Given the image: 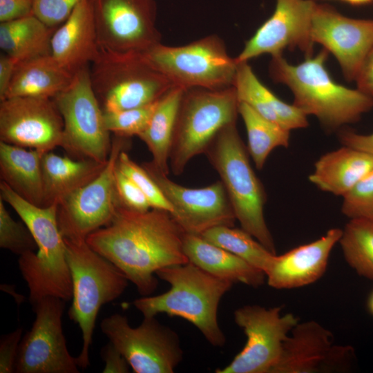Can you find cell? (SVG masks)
Instances as JSON below:
<instances>
[{
    "instance_id": "1",
    "label": "cell",
    "mask_w": 373,
    "mask_h": 373,
    "mask_svg": "<svg viewBox=\"0 0 373 373\" xmlns=\"http://www.w3.org/2000/svg\"><path fill=\"white\" fill-rule=\"evenodd\" d=\"M184 234L168 211H138L118 205L111 222L86 241L145 296L157 287V271L189 262L183 249Z\"/></svg>"
},
{
    "instance_id": "2",
    "label": "cell",
    "mask_w": 373,
    "mask_h": 373,
    "mask_svg": "<svg viewBox=\"0 0 373 373\" xmlns=\"http://www.w3.org/2000/svg\"><path fill=\"white\" fill-rule=\"evenodd\" d=\"M328 54L323 48L297 65L289 63L282 54L272 56L269 74L275 82L289 88L294 105L307 116H315L327 131H334L358 122L372 110L373 97L336 82L325 66Z\"/></svg>"
},
{
    "instance_id": "3",
    "label": "cell",
    "mask_w": 373,
    "mask_h": 373,
    "mask_svg": "<svg viewBox=\"0 0 373 373\" xmlns=\"http://www.w3.org/2000/svg\"><path fill=\"white\" fill-rule=\"evenodd\" d=\"M0 198L17 212L37 243L36 251L27 252L18 260L19 270L29 289L32 305L46 296L64 301L72 299V277L65 242L57 223L58 204H33L3 181L0 182Z\"/></svg>"
},
{
    "instance_id": "4",
    "label": "cell",
    "mask_w": 373,
    "mask_h": 373,
    "mask_svg": "<svg viewBox=\"0 0 373 373\" xmlns=\"http://www.w3.org/2000/svg\"><path fill=\"white\" fill-rule=\"evenodd\" d=\"M156 276L171 287L163 294L133 301L143 316L165 313L181 317L197 327L211 345L224 346L226 337L218 322V309L222 298L233 283L216 277L191 262L164 267Z\"/></svg>"
},
{
    "instance_id": "5",
    "label": "cell",
    "mask_w": 373,
    "mask_h": 373,
    "mask_svg": "<svg viewBox=\"0 0 373 373\" xmlns=\"http://www.w3.org/2000/svg\"><path fill=\"white\" fill-rule=\"evenodd\" d=\"M204 154L220 175L241 228L276 254L264 216L266 193L252 169L236 122L224 127Z\"/></svg>"
},
{
    "instance_id": "6",
    "label": "cell",
    "mask_w": 373,
    "mask_h": 373,
    "mask_svg": "<svg viewBox=\"0 0 373 373\" xmlns=\"http://www.w3.org/2000/svg\"><path fill=\"white\" fill-rule=\"evenodd\" d=\"M64 240L73 283L68 314L81 329L83 345L77 358L79 367L86 368L90 365L89 348L99 311L119 297L129 280L113 263L93 249L86 239L64 238Z\"/></svg>"
},
{
    "instance_id": "7",
    "label": "cell",
    "mask_w": 373,
    "mask_h": 373,
    "mask_svg": "<svg viewBox=\"0 0 373 373\" xmlns=\"http://www.w3.org/2000/svg\"><path fill=\"white\" fill-rule=\"evenodd\" d=\"M239 100L234 86L185 90L178 111L169 156L179 175L195 156L206 152L218 134L236 123Z\"/></svg>"
},
{
    "instance_id": "8",
    "label": "cell",
    "mask_w": 373,
    "mask_h": 373,
    "mask_svg": "<svg viewBox=\"0 0 373 373\" xmlns=\"http://www.w3.org/2000/svg\"><path fill=\"white\" fill-rule=\"evenodd\" d=\"M89 73L92 88L104 111L152 104L175 86L139 52L101 50Z\"/></svg>"
},
{
    "instance_id": "9",
    "label": "cell",
    "mask_w": 373,
    "mask_h": 373,
    "mask_svg": "<svg viewBox=\"0 0 373 373\" xmlns=\"http://www.w3.org/2000/svg\"><path fill=\"white\" fill-rule=\"evenodd\" d=\"M143 54L175 86L186 90L233 86L238 62L229 55L218 36H207L180 46L158 43Z\"/></svg>"
},
{
    "instance_id": "10",
    "label": "cell",
    "mask_w": 373,
    "mask_h": 373,
    "mask_svg": "<svg viewBox=\"0 0 373 373\" xmlns=\"http://www.w3.org/2000/svg\"><path fill=\"white\" fill-rule=\"evenodd\" d=\"M89 69L76 73L70 84L53 98L64 122L61 147L73 156L106 164L112 141Z\"/></svg>"
},
{
    "instance_id": "11",
    "label": "cell",
    "mask_w": 373,
    "mask_h": 373,
    "mask_svg": "<svg viewBox=\"0 0 373 373\" xmlns=\"http://www.w3.org/2000/svg\"><path fill=\"white\" fill-rule=\"evenodd\" d=\"M100 328L135 373H172L183 359L179 336L155 316L132 327L126 316L113 314Z\"/></svg>"
},
{
    "instance_id": "12",
    "label": "cell",
    "mask_w": 373,
    "mask_h": 373,
    "mask_svg": "<svg viewBox=\"0 0 373 373\" xmlns=\"http://www.w3.org/2000/svg\"><path fill=\"white\" fill-rule=\"evenodd\" d=\"M282 308L247 305L234 311L235 323L247 337L242 350L216 373H272L285 341L299 322L293 314H281Z\"/></svg>"
},
{
    "instance_id": "13",
    "label": "cell",
    "mask_w": 373,
    "mask_h": 373,
    "mask_svg": "<svg viewBox=\"0 0 373 373\" xmlns=\"http://www.w3.org/2000/svg\"><path fill=\"white\" fill-rule=\"evenodd\" d=\"M128 137L115 135L103 170L58 205L57 223L63 238L86 239L108 224L119 205L115 188V171L120 153L128 146Z\"/></svg>"
},
{
    "instance_id": "14",
    "label": "cell",
    "mask_w": 373,
    "mask_h": 373,
    "mask_svg": "<svg viewBox=\"0 0 373 373\" xmlns=\"http://www.w3.org/2000/svg\"><path fill=\"white\" fill-rule=\"evenodd\" d=\"M65 302L46 296L32 305L35 320L20 342L15 372H79L77 358L70 355L63 332Z\"/></svg>"
},
{
    "instance_id": "15",
    "label": "cell",
    "mask_w": 373,
    "mask_h": 373,
    "mask_svg": "<svg viewBox=\"0 0 373 373\" xmlns=\"http://www.w3.org/2000/svg\"><path fill=\"white\" fill-rule=\"evenodd\" d=\"M102 50L143 53L160 43L154 0H92Z\"/></svg>"
},
{
    "instance_id": "16",
    "label": "cell",
    "mask_w": 373,
    "mask_h": 373,
    "mask_svg": "<svg viewBox=\"0 0 373 373\" xmlns=\"http://www.w3.org/2000/svg\"><path fill=\"white\" fill-rule=\"evenodd\" d=\"M142 166L171 204L170 213L184 233L201 236L216 227L234 226L236 215L220 180L202 188H187L169 179L151 162Z\"/></svg>"
},
{
    "instance_id": "17",
    "label": "cell",
    "mask_w": 373,
    "mask_h": 373,
    "mask_svg": "<svg viewBox=\"0 0 373 373\" xmlns=\"http://www.w3.org/2000/svg\"><path fill=\"white\" fill-rule=\"evenodd\" d=\"M63 129L52 98L15 96L1 100V142L46 153L61 146Z\"/></svg>"
},
{
    "instance_id": "18",
    "label": "cell",
    "mask_w": 373,
    "mask_h": 373,
    "mask_svg": "<svg viewBox=\"0 0 373 373\" xmlns=\"http://www.w3.org/2000/svg\"><path fill=\"white\" fill-rule=\"evenodd\" d=\"M354 358L353 347L334 345L332 332L318 322H298L285 341L272 373L346 372Z\"/></svg>"
},
{
    "instance_id": "19",
    "label": "cell",
    "mask_w": 373,
    "mask_h": 373,
    "mask_svg": "<svg viewBox=\"0 0 373 373\" xmlns=\"http://www.w3.org/2000/svg\"><path fill=\"white\" fill-rule=\"evenodd\" d=\"M313 0H276L274 12L248 39L237 62L249 61L265 54L281 55L285 49H300L313 55L311 23L316 6Z\"/></svg>"
},
{
    "instance_id": "20",
    "label": "cell",
    "mask_w": 373,
    "mask_h": 373,
    "mask_svg": "<svg viewBox=\"0 0 373 373\" xmlns=\"http://www.w3.org/2000/svg\"><path fill=\"white\" fill-rule=\"evenodd\" d=\"M311 38L335 57L346 80L355 81L373 46V19L347 17L330 6L316 3Z\"/></svg>"
},
{
    "instance_id": "21",
    "label": "cell",
    "mask_w": 373,
    "mask_h": 373,
    "mask_svg": "<svg viewBox=\"0 0 373 373\" xmlns=\"http://www.w3.org/2000/svg\"><path fill=\"white\" fill-rule=\"evenodd\" d=\"M342 229L333 228L320 238L276 255L266 272L268 285L275 289H294L315 283L325 274L330 253Z\"/></svg>"
},
{
    "instance_id": "22",
    "label": "cell",
    "mask_w": 373,
    "mask_h": 373,
    "mask_svg": "<svg viewBox=\"0 0 373 373\" xmlns=\"http://www.w3.org/2000/svg\"><path fill=\"white\" fill-rule=\"evenodd\" d=\"M99 45L92 0H81L69 17L55 30L51 55L75 75L99 57Z\"/></svg>"
},
{
    "instance_id": "23",
    "label": "cell",
    "mask_w": 373,
    "mask_h": 373,
    "mask_svg": "<svg viewBox=\"0 0 373 373\" xmlns=\"http://www.w3.org/2000/svg\"><path fill=\"white\" fill-rule=\"evenodd\" d=\"M183 249L189 262L219 278L259 287L265 274L235 254L215 245L201 236L184 233Z\"/></svg>"
},
{
    "instance_id": "24",
    "label": "cell",
    "mask_w": 373,
    "mask_h": 373,
    "mask_svg": "<svg viewBox=\"0 0 373 373\" xmlns=\"http://www.w3.org/2000/svg\"><path fill=\"white\" fill-rule=\"evenodd\" d=\"M239 102L263 117L291 131L308 126L307 115L294 104L278 98L258 78L248 61L238 62L233 83Z\"/></svg>"
},
{
    "instance_id": "25",
    "label": "cell",
    "mask_w": 373,
    "mask_h": 373,
    "mask_svg": "<svg viewBox=\"0 0 373 373\" xmlns=\"http://www.w3.org/2000/svg\"><path fill=\"white\" fill-rule=\"evenodd\" d=\"M373 169V156L348 146L321 155L309 175L320 190L343 196L357 182Z\"/></svg>"
},
{
    "instance_id": "26",
    "label": "cell",
    "mask_w": 373,
    "mask_h": 373,
    "mask_svg": "<svg viewBox=\"0 0 373 373\" xmlns=\"http://www.w3.org/2000/svg\"><path fill=\"white\" fill-rule=\"evenodd\" d=\"M44 153L0 142L1 181L26 201L44 207L41 171Z\"/></svg>"
},
{
    "instance_id": "27",
    "label": "cell",
    "mask_w": 373,
    "mask_h": 373,
    "mask_svg": "<svg viewBox=\"0 0 373 373\" xmlns=\"http://www.w3.org/2000/svg\"><path fill=\"white\" fill-rule=\"evenodd\" d=\"M105 164L89 159L74 160L52 151L44 153L41 157L44 207L59 205L71 193L95 178Z\"/></svg>"
},
{
    "instance_id": "28",
    "label": "cell",
    "mask_w": 373,
    "mask_h": 373,
    "mask_svg": "<svg viewBox=\"0 0 373 373\" xmlns=\"http://www.w3.org/2000/svg\"><path fill=\"white\" fill-rule=\"evenodd\" d=\"M74 75L51 55L18 63L4 99L15 96L53 99L70 84Z\"/></svg>"
},
{
    "instance_id": "29",
    "label": "cell",
    "mask_w": 373,
    "mask_h": 373,
    "mask_svg": "<svg viewBox=\"0 0 373 373\" xmlns=\"http://www.w3.org/2000/svg\"><path fill=\"white\" fill-rule=\"evenodd\" d=\"M185 89L174 86L157 102L146 128L137 137L152 155V164L169 173V156L178 114Z\"/></svg>"
},
{
    "instance_id": "30",
    "label": "cell",
    "mask_w": 373,
    "mask_h": 373,
    "mask_svg": "<svg viewBox=\"0 0 373 373\" xmlns=\"http://www.w3.org/2000/svg\"><path fill=\"white\" fill-rule=\"evenodd\" d=\"M56 28L33 14L0 23V48L17 64L51 55V39Z\"/></svg>"
},
{
    "instance_id": "31",
    "label": "cell",
    "mask_w": 373,
    "mask_h": 373,
    "mask_svg": "<svg viewBox=\"0 0 373 373\" xmlns=\"http://www.w3.org/2000/svg\"><path fill=\"white\" fill-rule=\"evenodd\" d=\"M238 112L247 131L249 155L261 170L274 149L289 146L290 131L263 117L245 102H239Z\"/></svg>"
},
{
    "instance_id": "32",
    "label": "cell",
    "mask_w": 373,
    "mask_h": 373,
    "mask_svg": "<svg viewBox=\"0 0 373 373\" xmlns=\"http://www.w3.org/2000/svg\"><path fill=\"white\" fill-rule=\"evenodd\" d=\"M201 236L208 242L241 258L265 274L270 268L276 255L242 228L216 227L204 231Z\"/></svg>"
},
{
    "instance_id": "33",
    "label": "cell",
    "mask_w": 373,
    "mask_h": 373,
    "mask_svg": "<svg viewBox=\"0 0 373 373\" xmlns=\"http://www.w3.org/2000/svg\"><path fill=\"white\" fill-rule=\"evenodd\" d=\"M338 243L348 265L358 275L373 280V220H350Z\"/></svg>"
},
{
    "instance_id": "34",
    "label": "cell",
    "mask_w": 373,
    "mask_h": 373,
    "mask_svg": "<svg viewBox=\"0 0 373 373\" xmlns=\"http://www.w3.org/2000/svg\"><path fill=\"white\" fill-rule=\"evenodd\" d=\"M157 101L135 108L119 111H103L107 130L120 136H138L146 128Z\"/></svg>"
},
{
    "instance_id": "35",
    "label": "cell",
    "mask_w": 373,
    "mask_h": 373,
    "mask_svg": "<svg viewBox=\"0 0 373 373\" xmlns=\"http://www.w3.org/2000/svg\"><path fill=\"white\" fill-rule=\"evenodd\" d=\"M117 167L128 177L144 193L151 208L172 211V207L162 191L142 165L135 162L122 151L117 161Z\"/></svg>"
},
{
    "instance_id": "36",
    "label": "cell",
    "mask_w": 373,
    "mask_h": 373,
    "mask_svg": "<svg viewBox=\"0 0 373 373\" xmlns=\"http://www.w3.org/2000/svg\"><path fill=\"white\" fill-rule=\"evenodd\" d=\"M0 247L19 256L37 249V243L27 226L12 218L1 198Z\"/></svg>"
},
{
    "instance_id": "37",
    "label": "cell",
    "mask_w": 373,
    "mask_h": 373,
    "mask_svg": "<svg viewBox=\"0 0 373 373\" xmlns=\"http://www.w3.org/2000/svg\"><path fill=\"white\" fill-rule=\"evenodd\" d=\"M341 211L350 220H373V169L343 196Z\"/></svg>"
},
{
    "instance_id": "38",
    "label": "cell",
    "mask_w": 373,
    "mask_h": 373,
    "mask_svg": "<svg viewBox=\"0 0 373 373\" xmlns=\"http://www.w3.org/2000/svg\"><path fill=\"white\" fill-rule=\"evenodd\" d=\"M81 0H32L33 15L48 26L57 28L71 15Z\"/></svg>"
},
{
    "instance_id": "39",
    "label": "cell",
    "mask_w": 373,
    "mask_h": 373,
    "mask_svg": "<svg viewBox=\"0 0 373 373\" xmlns=\"http://www.w3.org/2000/svg\"><path fill=\"white\" fill-rule=\"evenodd\" d=\"M115 188L119 206L138 211H146L151 208L144 193L117 169V164L115 171Z\"/></svg>"
},
{
    "instance_id": "40",
    "label": "cell",
    "mask_w": 373,
    "mask_h": 373,
    "mask_svg": "<svg viewBox=\"0 0 373 373\" xmlns=\"http://www.w3.org/2000/svg\"><path fill=\"white\" fill-rule=\"evenodd\" d=\"M22 328L4 335L0 341V372H15V365L21 341Z\"/></svg>"
},
{
    "instance_id": "41",
    "label": "cell",
    "mask_w": 373,
    "mask_h": 373,
    "mask_svg": "<svg viewBox=\"0 0 373 373\" xmlns=\"http://www.w3.org/2000/svg\"><path fill=\"white\" fill-rule=\"evenodd\" d=\"M33 14L32 0H0V22L17 20Z\"/></svg>"
},
{
    "instance_id": "42",
    "label": "cell",
    "mask_w": 373,
    "mask_h": 373,
    "mask_svg": "<svg viewBox=\"0 0 373 373\" xmlns=\"http://www.w3.org/2000/svg\"><path fill=\"white\" fill-rule=\"evenodd\" d=\"M101 356L105 362L104 373H127L130 372V365L119 351L108 343L101 350Z\"/></svg>"
},
{
    "instance_id": "43",
    "label": "cell",
    "mask_w": 373,
    "mask_h": 373,
    "mask_svg": "<svg viewBox=\"0 0 373 373\" xmlns=\"http://www.w3.org/2000/svg\"><path fill=\"white\" fill-rule=\"evenodd\" d=\"M338 137L342 145L355 148L373 156V133L360 134L350 130H341Z\"/></svg>"
},
{
    "instance_id": "44",
    "label": "cell",
    "mask_w": 373,
    "mask_h": 373,
    "mask_svg": "<svg viewBox=\"0 0 373 373\" xmlns=\"http://www.w3.org/2000/svg\"><path fill=\"white\" fill-rule=\"evenodd\" d=\"M355 82L357 89L373 97V46L368 52Z\"/></svg>"
},
{
    "instance_id": "45",
    "label": "cell",
    "mask_w": 373,
    "mask_h": 373,
    "mask_svg": "<svg viewBox=\"0 0 373 373\" xmlns=\"http://www.w3.org/2000/svg\"><path fill=\"white\" fill-rule=\"evenodd\" d=\"M17 62L8 55L2 52L0 55V101L6 95L14 75Z\"/></svg>"
},
{
    "instance_id": "46",
    "label": "cell",
    "mask_w": 373,
    "mask_h": 373,
    "mask_svg": "<svg viewBox=\"0 0 373 373\" xmlns=\"http://www.w3.org/2000/svg\"><path fill=\"white\" fill-rule=\"evenodd\" d=\"M353 6H362L373 2V0H341Z\"/></svg>"
},
{
    "instance_id": "47",
    "label": "cell",
    "mask_w": 373,
    "mask_h": 373,
    "mask_svg": "<svg viewBox=\"0 0 373 373\" xmlns=\"http://www.w3.org/2000/svg\"><path fill=\"white\" fill-rule=\"evenodd\" d=\"M367 307L370 312L373 315V291L368 298Z\"/></svg>"
}]
</instances>
